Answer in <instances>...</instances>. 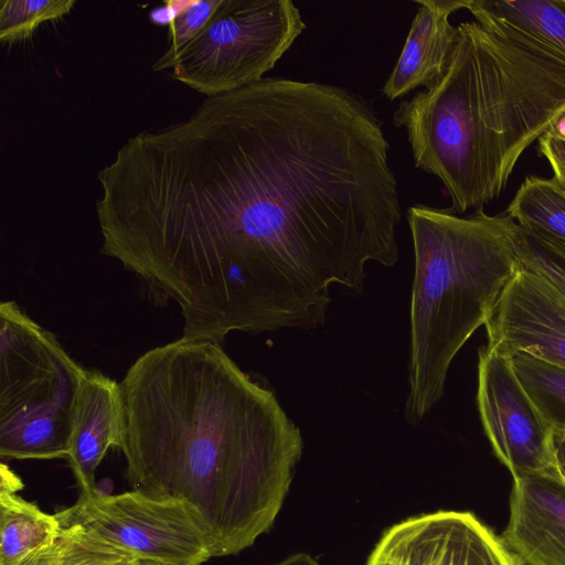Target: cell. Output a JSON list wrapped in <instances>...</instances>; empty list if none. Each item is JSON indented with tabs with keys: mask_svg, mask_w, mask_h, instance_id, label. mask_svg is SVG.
Returning a JSON list of instances; mask_svg holds the SVG:
<instances>
[{
	"mask_svg": "<svg viewBox=\"0 0 565 565\" xmlns=\"http://www.w3.org/2000/svg\"><path fill=\"white\" fill-rule=\"evenodd\" d=\"M457 25L440 79L393 114L414 163L445 185L458 214L505 189L522 153L565 114V58L486 17Z\"/></svg>",
	"mask_w": 565,
	"mask_h": 565,
	"instance_id": "obj_3",
	"label": "cell"
},
{
	"mask_svg": "<svg viewBox=\"0 0 565 565\" xmlns=\"http://www.w3.org/2000/svg\"><path fill=\"white\" fill-rule=\"evenodd\" d=\"M60 551V542L56 540L51 545L36 551L17 565H58Z\"/></svg>",
	"mask_w": 565,
	"mask_h": 565,
	"instance_id": "obj_24",
	"label": "cell"
},
{
	"mask_svg": "<svg viewBox=\"0 0 565 565\" xmlns=\"http://www.w3.org/2000/svg\"><path fill=\"white\" fill-rule=\"evenodd\" d=\"M305 29L291 0H221L171 75L206 97L236 90L263 79Z\"/></svg>",
	"mask_w": 565,
	"mask_h": 565,
	"instance_id": "obj_6",
	"label": "cell"
},
{
	"mask_svg": "<svg viewBox=\"0 0 565 565\" xmlns=\"http://www.w3.org/2000/svg\"><path fill=\"white\" fill-rule=\"evenodd\" d=\"M502 354L545 423L552 430L565 428V367L522 351Z\"/></svg>",
	"mask_w": 565,
	"mask_h": 565,
	"instance_id": "obj_17",
	"label": "cell"
},
{
	"mask_svg": "<svg viewBox=\"0 0 565 565\" xmlns=\"http://www.w3.org/2000/svg\"><path fill=\"white\" fill-rule=\"evenodd\" d=\"M469 0H417V12L405 44L390 76L381 88L382 95L394 100L422 86L429 88L444 74L456 36L450 15L467 9Z\"/></svg>",
	"mask_w": 565,
	"mask_h": 565,
	"instance_id": "obj_13",
	"label": "cell"
},
{
	"mask_svg": "<svg viewBox=\"0 0 565 565\" xmlns=\"http://www.w3.org/2000/svg\"><path fill=\"white\" fill-rule=\"evenodd\" d=\"M415 270L411 297V347L405 419L418 424L440 401L449 366L484 326L501 292L520 268L516 223L483 209L460 216L423 204L406 212Z\"/></svg>",
	"mask_w": 565,
	"mask_h": 565,
	"instance_id": "obj_4",
	"label": "cell"
},
{
	"mask_svg": "<svg viewBox=\"0 0 565 565\" xmlns=\"http://www.w3.org/2000/svg\"><path fill=\"white\" fill-rule=\"evenodd\" d=\"M372 104L264 77L134 135L97 173L100 252L180 309L185 340L312 329L330 288L398 260L402 204Z\"/></svg>",
	"mask_w": 565,
	"mask_h": 565,
	"instance_id": "obj_1",
	"label": "cell"
},
{
	"mask_svg": "<svg viewBox=\"0 0 565 565\" xmlns=\"http://www.w3.org/2000/svg\"><path fill=\"white\" fill-rule=\"evenodd\" d=\"M136 565H164V564H161V563H158L154 561H149V559H138Z\"/></svg>",
	"mask_w": 565,
	"mask_h": 565,
	"instance_id": "obj_28",
	"label": "cell"
},
{
	"mask_svg": "<svg viewBox=\"0 0 565 565\" xmlns=\"http://www.w3.org/2000/svg\"><path fill=\"white\" fill-rule=\"evenodd\" d=\"M537 142L539 152L548 162L553 178L565 188V138L547 131Z\"/></svg>",
	"mask_w": 565,
	"mask_h": 565,
	"instance_id": "obj_22",
	"label": "cell"
},
{
	"mask_svg": "<svg viewBox=\"0 0 565 565\" xmlns=\"http://www.w3.org/2000/svg\"><path fill=\"white\" fill-rule=\"evenodd\" d=\"M0 488V565H17L36 551L54 543L61 526L47 514L17 494Z\"/></svg>",
	"mask_w": 565,
	"mask_h": 565,
	"instance_id": "obj_14",
	"label": "cell"
},
{
	"mask_svg": "<svg viewBox=\"0 0 565 565\" xmlns=\"http://www.w3.org/2000/svg\"><path fill=\"white\" fill-rule=\"evenodd\" d=\"M60 526H77L138 559L164 565H202L213 557L201 521L175 497L134 489L119 494L81 491L55 513Z\"/></svg>",
	"mask_w": 565,
	"mask_h": 565,
	"instance_id": "obj_7",
	"label": "cell"
},
{
	"mask_svg": "<svg viewBox=\"0 0 565 565\" xmlns=\"http://www.w3.org/2000/svg\"><path fill=\"white\" fill-rule=\"evenodd\" d=\"M275 565H319L317 561L306 553L294 554Z\"/></svg>",
	"mask_w": 565,
	"mask_h": 565,
	"instance_id": "obj_26",
	"label": "cell"
},
{
	"mask_svg": "<svg viewBox=\"0 0 565 565\" xmlns=\"http://www.w3.org/2000/svg\"><path fill=\"white\" fill-rule=\"evenodd\" d=\"M548 131H552L555 135L565 138V114L557 119V121Z\"/></svg>",
	"mask_w": 565,
	"mask_h": 565,
	"instance_id": "obj_27",
	"label": "cell"
},
{
	"mask_svg": "<svg viewBox=\"0 0 565 565\" xmlns=\"http://www.w3.org/2000/svg\"><path fill=\"white\" fill-rule=\"evenodd\" d=\"M126 406L120 383L85 370L74 404L67 459L81 491L96 489L95 473L110 448H121Z\"/></svg>",
	"mask_w": 565,
	"mask_h": 565,
	"instance_id": "obj_12",
	"label": "cell"
},
{
	"mask_svg": "<svg viewBox=\"0 0 565 565\" xmlns=\"http://www.w3.org/2000/svg\"><path fill=\"white\" fill-rule=\"evenodd\" d=\"M365 565H523L468 511L439 510L387 529Z\"/></svg>",
	"mask_w": 565,
	"mask_h": 565,
	"instance_id": "obj_9",
	"label": "cell"
},
{
	"mask_svg": "<svg viewBox=\"0 0 565 565\" xmlns=\"http://www.w3.org/2000/svg\"><path fill=\"white\" fill-rule=\"evenodd\" d=\"M58 565H136L138 558L77 526L61 527Z\"/></svg>",
	"mask_w": 565,
	"mask_h": 565,
	"instance_id": "obj_20",
	"label": "cell"
},
{
	"mask_svg": "<svg viewBox=\"0 0 565 565\" xmlns=\"http://www.w3.org/2000/svg\"><path fill=\"white\" fill-rule=\"evenodd\" d=\"M477 403L493 452L512 478L555 468L552 428L520 383L509 358L488 345L479 351Z\"/></svg>",
	"mask_w": 565,
	"mask_h": 565,
	"instance_id": "obj_8",
	"label": "cell"
},
{
	"mask_svg": "<svg viewBox=\"0 0 565 565\" xmlns=\"http://www.w3.org/2000/svg\"><path fill=\"white\" fill-rule=\"evenodd\" d=\"M552 449L555 470L565 482V428L553 430Z\"/></svg>",
	"mask_w": 565,
	"mask_h": 565,
	"instance_id": "obj_25",
	"label": "cell"
},
{
	"mask_svg": "<svg viewBox=\"0 0 565 565\" xmlns=\"http://www.w3.org/2000/svg\"><path fill=\"white\" fill-rule=\"evenodd\" d=\"M120 386L134 489L185 501L213 557L252 546L274 524L303 450L274 392L220 344L182 338L140 355Z\"/></svg>",
	"mask_w": 565,
	"mask_h": 565,
	"instance_id": "obj_2",
	"label": "cell"
},
{
	"mask_svg": "<svg viewBox=\"0 0 565 565\" xmlns=\"http://www.w3.org/2000/svg\"><path fill=\"white\" fill-rule=\"evenodd\" d=\"M484 326L488 347L565 367V294L541 275L520 265Z\"/></svg>",
	"mask_w": 565,
	"mask_h": 565,
	"instance_id": "obj_10",
	"label": "cell"
},
{
	"mask_svg": "<svg viewBox=\"0 0 565 565\" xmlns=\"http://www.w3.org/2000/svg\"><path fill=\"white\" fill-rule=\"evenodd\" d=\"M192 1L193 0H166L162 6L150 11L149 18L156 24L169 26Z\"/></svg>",
	"mask_w": 565,
	"mask_h": 565,
	"instance_id": "obj_23",
	"label": "cell"
},
{
	"mask_svg": "<svg viewBox=\"0 0 565 565\" xmlns=\"http://www.w3.org/2000/svg\"><path fill=\"white\" fill-rule=\"evenodd\" d=\"M473 17L507 25L565 58V0H469Z\"/></svg>",
	"mask_w": 565,
	"mask_h": 565,
	"instance_id": "obj_15",
	"label": "cell"
},
{
	"mask_svg": "<svg viewBox=\"0 0 565 565\" xmlns=\"http://www.w3.org/2000/svg\"><path fill=\"white\" fill-rule=\"evenodd\" d=\"M221 0H193L169 25V46L153 63V71L172 68L175 55L191 42L209 22Z\"/></svg>",
	"mask_w": 565,
	"mask_h": 565,
	"instance_id": "obj_21",
	"label": "cell"
},
{
	"mask_svg": "<svg viewBox=\"0 0 565 565\" xmlns=\"http://www.w3.org/2000/svg\"><path fill=\"white\" fill-rule=\"evenodd\" d=\"M504 214L524 228L565 242V188L554 178L527 175Z\"/></svg>",
	"mask_w": 565,
	"mask_h": 565,
	"instance_id": "obj_16",
	"label": "cell"
},
{
	"mask_svg": "<svg viewBox=\"0 0 565 565\" xmlns=\"http://www.w3.org/2000/svg\"><path fill=\"white\" fill-rule=\"evenodd\" d=\"M514 248L520 265L565 294V242L539 231L515 225Z\"/></svg>",
	"mask_w": 565,
	"mask_h": 565,
	"instance_id": "obj_18",
	"label": "cell"
},
{
	"mask_svg": "<svg viewBox=\"0 0 565 565\" xmlns=\"http://www.w3.org/2000/svg\"><path fill=\"white\" fill-rule=\"evenodd\" d=\"M83 369L14 301L0 305V456L67 457Z\"/></svg>",
	"mask_w": 565,
	"mask_h": 565,
	"instance_id": "obj_5",
	"label": "cell"
},
{
	"mask_svg": "<svg viewBox=\"0 0 565 565\" xmlns=\"http://www.w3.org/2000/svg\"><path fill=\"white\" fill-rule=\"evenodd\" d=\"M501 540L523 565H565V482L555 468L513 478Z\"/></svg>",
	"mask_w": 565,
	"mask_h": 565,
	"instance_id": "obj_11",
	"label": "cell"
},
{
	"mask_svg": "<svg viewBox=\"0 0 565 565\" xmlns=\"http://www.w3.org/2000/svg\"><path fill=\"white\" fill-rule=\"evenodd\" d=\"M74 0H1L0 40L14 42L29 38L43 22L67 14Z\"/></svg>",
	"mask_w": 565,
	"mask_h": 565,
	"instance_id": "obj_19",
	"label": "cell"
}]
</instances>
